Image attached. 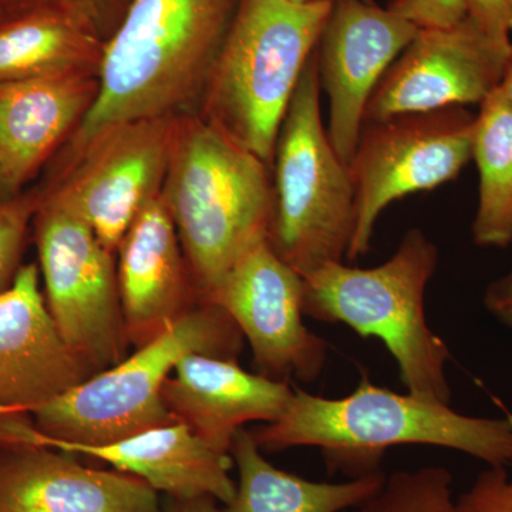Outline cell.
I'll return each mask as SVG.
<instances>
[{"label":"cell","instance_id":"cell-13","mask_svg":"<svg viewBox=\"0 0 512 512\" xmlns=\"http://www.w3.org/2000/svg\"><path fill=\"white\" fill-rule=\"evenodd\" d=\"M419 28L370 0H333L320 35V84L329 97L330 144L343 163L355 154L377 84Z\"/></svg>","mask_w":512,"mask_h":512},{"label":"cell","instance_id":"cell-26","mask_svg":"<svg viewBox=\"0 0 512 512\" xmlns=\"http://www.w3.org/2000/svg\"><path fill=\"white\" fill-rule=\"evenodd\" d=\"M389 9L419 29L451 28L466 19L464 0H392Z\"/></svg>","mask_w":512,"mask_h":512},{"label":"cell","instance_id":"cell-29","mask_svg":"<svg viewBox=\"0 0 512 512\" xmlns=\"http://www.w3.org/2000/svg\"><path fill=\"white\" fill-rule=\"evenodd\" d=\"M45 446V434L29 416H0V448Z\"/></svg>","mask_w":512,"mask_h":512},{"label":"cell","instance_id":"cell-27","mask_svg":"<svg viewBox=\"0 0 512 512\" xmlns=\"http://www.w3.org/2000/svg\"><path fill=\"white\" fill-rule=\"evenodd\" d=\"M0 2L37 3L49 8L70 10L86 19L106 40L119 26L131 0H0Z\"/></svg>","mask_w":512,"mask_h":512},{"label":"cell","instance_id":"cell-1","mask_svg":"<svg viewBox=\"0 0 512 512\" xmlns=\"http://www.w3.org/2000/svg\"><path fill=\"white\" fill-rule=\"evenodd\" d=\"M261 450L318 447L329 473L350 478L380 473L389 448L434 446L461 451L488 467L512 464V419L471 417L450 404L383 389L362 376L338 399L293 389L278 420L252 431Z\"/></svg>","mask_w":512,"mask_h":512},{"label":"cell","instance_id":"cell-34","mask_svg":"<svg viewBox=\"0 0 512 512\" xmlns=\"http://www.w3.org/2000/svg\"><path fill=\"white\" fill-rule=\"evenodd\" d=\"M289 2H293V3H305V2H308V0H289Z\"/></svg>","mask_w":512,"mask_h":512},{"label":"cell","instance_id":"cell-19","mask_svg":"<svg viewBox=\"0 0 512 512\" xmlns=\"http://www.w3.org/2000/svg\"><path fill=\"white\" fill-rule=\"evenodd\" d=\"M97 90L87 72L0 82V171L13 190L82 123Z\"/></svg>","mask_w":512,"mask_h":512},{"label":"cell","instance_id":"cell-8","mask_svg":"<svg viewBox=\"0 0 512 512\" xmlns=\"http://www.w3.org/2000/svg\"><path fill=\"white\" fill-rule=\"evenodd\" d=\"M477 116L466 107L403 114L363 124L349 163L356 221L346 258L370 249L384 208L454 180L473 160Z\"/></svg>","mask_w":512,"mask_h":512},{"label":"cell","instance_id":"cell-23","mask_svg":"<svg viewBox=\"0 0 512 512\" xmlns=\"http://www.w3.org/2000/svg\"><path fill=\"white\" fill-rule=\"evenodd\" d=\"M357 512H458L453 476L441 466L396 471Z\"/></svg>","mask_w":512,"mask_h":512},{"label":"cell","instance_id":"cell-11","mask_svg":"<svg viewBox=\"0 0 512 512\" xmlns=\"http://www.w3.org/2000/svg\"><path fill=\"white\" fill-rule=\"evenodd\" d=\"M220 306L248 339L259 375L313 382L322 375L328 343L303 323V278L268 238L244 252L207 301Z\"/></svg>","mask_w":512,"mask_h":512},{"label":"cell","instance_id":"cell-2","mask_svg":"<svg viewBox=\"0 0 512 512\" xmlns=\"http://www.w3.org/2000/svg\"><path fill=\"white\" fill-rule=\"evenodd\" d=\"M239 0H131L104 40L99 90L76 146L128 121L164 119L207 87Z\"/></svg>","mask_w":512,"mask_h":512},{"label":"cell","instance_id":"cell-9","mask_svg":"<svg viewBox=\"0 0 512 512\" xmlns=\"http://www.w3.org/2000/svg\"><path fill=\"white\" fill-rule=\"evenodd\" d=\"M46 303L64 342L99 373L126 359L114 254L89 225L47 198L36 222Z\"/></svg>","mask_w":512,"mask_h":512},{"label":"cell","instance_id":"cell-7","mask_svg":"<svg viewBox=\"0 0 512 512\" xmlns=\"http://www.w3.org/2000/svg\"><path fill=\"white\" fill-rule=\"evenodd\" d=\"M274 161L271 247L301 276L343 262L355 231V190L323 126L316 50L282 121Z\"/></svg>","mask_w":512,"mask_h":512},{"label":"cell","instance_id":"cell-30","mask_svg":"<svg viewBox=\"0 0 512 512\" xmlns=\"http://www.w3.org/2000/svg\"><path fill=\"white\" fill-rule=\"evenodd\" d=\"M484 306L498 322L512 330V269L503 278L488 285Z\"/></svg>","mask_w":512,"mask_h":512},{"label":"cell","instance_id":"cell-14","mask_svg":"<svg viewBox=\"0 0 512 512\" xmlns=\"http://www.w3.org/2000/svg\"><path fill=\"white\" fill-rule=\"evenodd\" d=\"M96 372L62 338L36 264L0 293V416H29Z\"/></svg>","mask_w":512,"mask_h":512},{"label":"cell","instance_id":"cell-4","mask_svg":"<svg viewBox=\"0 0 512 512\" xmlns=\"http://www.w3.org/2000/svg\"><path fill=\"white\" fill-rule=\"evenodd\" d=\"M332 3L239 0L205 87V111L266 165L274 164L282 121Z\"/></svg>","mask_w":512,"mask_h":512},{"label":"cell","instance_id":"cell-10","mask_svg":"<svg viewBox=\"0 0 512 512\" xmlns=\"http://www.w3.org/2000/svg\"><path fill=\"white\" fill-rule=\"evenodd\" d=\"M177 127L170 117L106 128L79 148V163L49 200L117 252L138 212L161 194Z\"/></svg>","mask_w":512,"mask_h":512},{"label":"cell","instance_id":"cell-12","mask_svg":"<svg viewBox=\"0 0 512 512\" xmlns=\"http://www.w3.org/2000/svg\"><path fill=\"white\" fill-rule=\"evenodd\" d=\"M511 47L467 18L451 28L419 29L377 84L365 123L483 103L500 86Z\"/></svg>","mask_w":512,"mask_h":512},{"label":"cell","instance_id":"cell-24","mask_svg":"<svg viewBox=\"0 0 512 512\" xmlns=\"http://www.w3.org/2000/svg\"><path fill=\"white\" fill-rule=\"evenodd\" d=\"M35 204L28 198H13L0 205V293L19 271V259Z\"/></svg>","mask_w":512,"mask_h":512},{"label":"cell","instance_id":"cell-20","mask_svg":"<svg viewBox=\"0 0 512 512\" xmlns=\"http://www.w3.org/2000/svg\"><path fill=\"white\" fill-rule=\"evenodd\" d=\"M229 451L238 467V483L220 512H342L369 500L386 478L373 473L345 483L306 480L272 466L245 427L237 431Z\"/></svg>","mask_w":512,"mask_h":512},{"label":"cell","instance_id":"cell-22","mask_svg":"<svg viewBox=\"0 0 512 512\" xmlns=\"http://www.w3.org/2000/svg\"><path fill=\"white\" fill-rule=\"evenodd\" d=\"M473 160L480 175L474 242L507 248L512 242V107L500 87L480 104Z\"/></svg>","mask_w":512,"mask_h":512},{"label":"cell","instance_id":"cell-17","mask_svg":"<svg viewBox=\"0 0 512 512\" xmlns=\"http://www.w3.org/2000/svg\"><path fill=\"white\" fill-rule=\"evenodd\" d=\"M292 394L284 380L249 373L238 360L207 355L184 357L163 387L175 420L224 451L231 450L245 424L278 420Z\"/></svg>","mask_w":512,"mask_h":512},{"label":"cell","instance_id":"cell-28","mask_svg":"<svg viewBox=\"0 0 512 512\" xmlns=\"http://www.w3.org/2000/svg\"><path fill=\"white\" fill-rule=\"evenodd\" d=\"M466 18L498 45L510 46L512 0H464Z\"/></svg>","mask_w":512,"mask_h":512},{"label":"cell","instance_id":"cell-35","mask_svg":"<svg viewBox=\"0 0 512 512\" xmlns=\"http://www.w3.org/2000/svg\"><path fill=\"white\" fill-rule=\"evenodd\" d=\"M330 2H333V0H330Z\"/></svg>","mask_w":512,"mask_h":512},{"label":"cell","instance_id":"cell-6","mask_svg":"<svg viewBox=\"0 0 512 512\" xmlns=\"http://www.w3.org/2000/svg\"><path fill=\"white\" fill-rule=\"evenodd\" d=\"M242 340L224 309L201 302L119 365L96 373L30 416L50 439L79 446H106L177 423L165 406L163 387L178 363L190 355L238 360Z\"/></svg>","mask_w":512,"mask_h":512},{"label":"cell","instance_id":"cell-25","mask_svg":"<svg viewBox=\"0 0 512 512\" xmlns=\"http://www.w3.org/2000/svg\"><path fill=\"white\" fill-rule=\"evenodd\" d=\"M458 512H512V474L505 467H488L458 497Z\"/></svg>","mask_w":512,"mask_h":512},{"label":"cell","instance_id":"cell-31","mask_svg":"<svg viewBox=\"0 0 512 512\" xmlns=\"http://www.w3.org/2000/svg\"><path fill=\"white\" fill-rule=\"evenodd\" d=\"M163 512H220L214 498L202 497L194 500H174L170 498L164 505Z\"/></svg>","mask_w":512,"mask_h":512},{"label":"cell","instance_id":"cell-15","mask_svg":"<svg viewBox=\"0 0 512 512\" xmlns=\"http://www.w3.org/2000/svg\"><path fill=\"white\" fill-rule=\"evenodd\" d=\"M45 446L0 448V512H163L146 481Z\"/></svg>","mask_w":512,"mask_h":512},{"label":"cell","instance_id":"cell-16","mask_svg":"<svg viewBox=\"0 0 512 512\" xmlns=\"http://www.w3.org/2000/svg\"><path fill=\"white\" fill-rule=\"evenodd\" d=\"M117 252L127 340L141 348L202 302L163 194L138 212Z\"/></svg>","mask_w":512,"mask_h":512},{"label":"cell","instance_id":"cell-32","mask_svg":"<svg viewBox=\"0 0 512 512\" xmlns=\"http://www.w3.org/2000/svg\"><path fill=\"white\" fill-rule=\"evenodd\" d=\"M498 87H500L501 93H503L507 103L512 107V47L507 64H505L503 79H501L500 86Z\"/></svg>","mask_w":512,"mask_h":512},{"label":"cell","instance_id":"cell-3","mask_svg":"<svg viewBox=\"0 0 512 512\" xmlns=\"http://www.w3.org/2000/svg\"><path fill=\"white\" fill-rule=\"evenodd\" d=\"M165 204L205 302L251 245L268 238L274 187L268 165L208 120L178 130Z\"/></svg>","mask_w":512,"mask_h":512},{"label":"cell","instance_id":"cell-5","mask_svg":"<svg viewBox=\"0 0 512 512\" xmlns=\"http://www.w3.org/2000/svg\"><path fill=\"white\" fill-rule=\"evenodd\" d=\"M437 262L436 245L421 229H410L392 258L376 268L330 262L302 276L303 313L343 323L363 338L375 336L396 360L407 393L450 404V350L429 328L424 312Z\"/></svg>","mask_w":512,"mask_h":512},{"label":"cell","instance_id":"cell-33","mask_svg":"<svg viewBox=\"0 0 512 512\" xmlns=\"http://www.w3.org/2000/svg\"><path fill=\"white\" fill-rule=\"evenodd\" d=\"M13 191L15 190L10 187L8 181H6L5 175L0 171V205L13 200Z\"/></svg>","mask_w":512,"mask_h":512},{"label":"cell","instance_id":"cell-18","mask_svg":"<svg viewBox=\"0 0 512 512\" xmlns=\"http://www.w3.org/2000/svg\"><path fill=\"white\" fill-rule=\"evenodd\" d=\"M45 446L104 461L174 500L210 497L227 504L237 487L229 476L231 453L212 446L181 421L106 446H79L47 436Z\"/></svg>","mask_w":512,"mask_h":512},{"label":"cell","instance_id":"cell-21","mask_svg":"<svg viewBox=\"0 0 512 512\" xmlns=\"http://www.w3.org/2000/svg\"><path fill=\"white\" fill-rule=\"evenodd\" d=\"M103 46L82 16L43 6L0 28V82L87 72L100 63Z\"/></svg>","mask_w":512,"mask_h":512}]
</instances>
